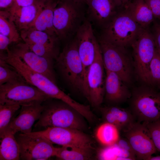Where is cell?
Instances as JSON below:
<instances>
[{"mask_svg": "<svg viewBox=\"0 0 160 160\" xmlns=\"http://www.w3.org/2000/svg\"><path fill=\"white\" fill-rule=\"evenodd\" d=\"M43 110L36 128L50 127L73 128L82 131L85 128L84 117L69 105L60 100L50 98L42 103Z\"/></svg>", "mask_w": 160, "mask_h": 160, "instance_id": "obj_1", "label": "cell"}, {"mask_svg": "<svg viewBox=\"0 0 160 160\" xmlns=\"http://www.w3.org/2000/svg\"><path fill=\"white\" fill-rule=\"evenodd\" d=\"M6 51V54L2 58L17 71L27 83L36 87L50 98L60 100L71 106L74 105L75 101L60 89L56 84L46 76L30 68L13 54L9 48Z\"/></svg>", "mask_w": 160, "mask_h": 160, "instance_id": "obj_2", "label": "cell"}, {"mask_svg": "<svg viewBox=\"0 0 160 160\" xmlns=\"http://www.w3.org/2000/svg\"><path fill=\"white\" fill-rule=\"evenodd\" d=\"M130 111L135 119L143 123L160 120V92L154 87L144 84L131 92Z\"/></svg>", "mask_w": 160, "mask_h": 160, "instance_id": "obj_3", "label": "cell"}, {"mask_svg": "<svg viewBox=\"0 0 160 160\" xmlns=\"http://www.w3.org/2000/svg\"><path fill=\"white\" fill-rule=\"evenodd\" d=\"M55 60L57 68L65 81L71 88L83 94V65L74 37L67 44Z\"/></svg>", "mask_w": 160, "mask_h": 160, "instance_id": "obj_4", "label": "cell"}, {"mask_svg": "<svg viewBox=\"0 0 160 160\" xmlns=\"http://www.w3.org/2000/svg\"><path fill=\"white\" fill-rule=\"evenodd\" d=\"M143 28L123 9L102 30L100 37L114 45L127 48L131 46Z\"/></svg>", "mask_w": 160, "mask_h": 160, "instance_id": "obj_5", "label": "cell"}, {"mask_svg": "<svg viewBox=\"0 0 160 160\" xmlns=\"http://www.w3.org/2000/svg\"><path fill=\"white\" fill-rule=\"evenodd\" d=\"M98 43L105 69L116 73L128 86L134 71L132 57L127 48L114 45L100 37Z\"/></svg>", "mask_w": 160, "mask_h": 160, "instance_id": "obj_6", "label": "cell"}, {"mask_svg": "<svg viewBox=\"0 0 160 160\" xmlns=\"http://www.w3.org/2000/svg\"><path fill=\"white\" fill-rule=\"evenodd\" d=\"M149 27L143 28L131 47L134 72L137 78L144 84L151 85L150 66L156 48Z\"/></svg>", "mask_w": 160, "mask_h": 160, "instance_id": "obj_7", "label": "cell"}, {"mask_svg": "<svg viewBox=\"0 0 160 160\" xmlns=\"http://www.w3.org/2000/svg\"><path fill=\"white\" fill-rule=\"evenodd\" d=\"M82 7L59 0L54 10L53 24L60 40L75 35L86 19Z\"/></svg>", "mask_w": 160, "mask_h": 160, "instance_id": "obj_8", "label": "cell"}, {"mask_svg": "<svg viewBox=\"0 0 160 160\" xmlns=\"http://www.w3.org/2000/svg\"><path fill=\"white\" fill-rule=\"evenodd\" d=\"M44 138L51 143L71 148L92 152L94 148L91 138L82 131L73 128L50 127L27 134Z\"/></svg>", "mask_w": 160, "mask_h": 160, "instance_id": "obj_9", "label": "cell"}, {"mask_svg": "<svg viewBox=\"0 0 160 160\" xmlns=\"http://www.w3.org/2000/svg\"><path fill=\"white\" fill-rule=\"evenodd\" d=\"M100 46L98 42L95 59L87 72L84 80L83 94L95 107H98L103 102L105 93V75Z\"/></svg>", "mask_w": 160, "mask_h": 160, "instance_id": "obj_10", "label": "cell"}, {"mask_svg": "<svg viewBox=\"0 0 160 160\" xmlns=\"http://www.w3.org/2000/svg\"><path fill=\"white\" fill-rule=\"evenodd\" d=\"M50 98L25 80L7 82L0 85V104L23 105L34 101L43 102Z\"/></svg>", "mask_w": 160, "mask_h": 160, "instance_id": "obj_11", "label": "cell"}, {"mask_svg": "<svg viewBox=\"0 0 160 160\" xmlns=\"http://www.w3.org/2000/svg\"><path fill=\"white\" fill-rule=\"evenodd\" d=\"M123 131L137 159L149 160L156 153L157 150L145 124L135 121Z\"/></svg>", "mask_w": 160, "mask_h": 160, "instance_id": "obj_12", "label": "cell"}, {"mask_svg": "<svg viewBox=\"0 0 160 160\" xmlns=\"http://www.w3.org/2000/svg\"><path fill=\"white\" fill-rule=\"evenodd\" d=\"M16 139L20 146V159L47 160L55 156L56 147L44 138L21 133Z\"/></svg>", "mask_w": 160, "mask_h": 160, "instance_id": "obj_13", "label": "cell"}, {"mask_svg": "<svg viewBox=\"0 0 160 160\" xmlns=\"http://www.w3.org/2000/svg\"><path fill=\"white\" fill-rule=\"evenodd\" d=\"M15 43L9 49L13 54L19 57L31 69L46 76L56 84L54 60L36 54L31 51L28 44L24 42Z\"/></svg>", "mask_w": 160, "mask_h": 160, "instance_id": "obj_14", "label": "cell"}, {"mask_svg": "<svg viewBox=\"0 0 160 160\" xmlns=\"http://www.w3.org/2000/svg\"><path fill=\"white\" fill-rule=\"evenodd\" d=\"M74 38L83 65L85 80L89 68L95 59L98 42L94 34L92 25L86 18L77 30Z\"/></svg>", "mask_w": 160, "mask_h": 160, "instance_id": "obj_15", "label": "cell"}, {"mask_svg": "<svg viewBox=\"0 0 160 160\" xmlns=\"http://www.w3.org/2000/svg\"><path fill=\"white\" fill-rule=\"evenodd\" d=\"M86 18L96 27L104 28L122 9L113 0H85Z\"/></svg>", "mask_w": 160, "mask_h": 160, "instance_id": "obj_16", "label": "cell"}, {"mask_svg": "<svg viewBox=\"0 0 160 160\" xmlns=\"http://www.w3.org/2000/svg\"><path fill=\"white\" fill-rule=\"evenodd\" d=\"M42 103L36 101L21 105L19 115L12 119L5 133L15 135L18 132L23 134L31 132L33 124L39 119L43 110Z\"/></svg>", "mask_w": 160, "mask_h": 160, "instance_id": "obj_17", "label": "cell"}, {"mask_svg": "<svg viewBox=\"0 0 160 160\" xmlns=\"http://www.w3.org/2000/svg\"><path fill=\"white\" fill-rule=\"evenodd\" d=\"M105 100L109 103L117 104L123 103L129 99L131 95L126 84L116 73L105 70Z\"/></svg>", "mask_w": 160, "mask_h": 160, "instance_id": "obj_18", "label": "cell"}, {"mask_svg": "<svg viewBox=\"0 0 160 160\" xmlns=\"http://www.w3.org/2000/svg\"><path fill=\"white\" fill-rule=\"evenodd\" d=\"M41 1L9 11L10 19L20 31L31 27L41 10L49 1Z\"/></svg>", "mask_w": 160, "mask_h": 160, "instance_id": "obj_19", "label": "cell"}, {"mask_svg": "<svg viewBox=\"0 0 160 160\" xmlns=\"http://www.w3.org/2000/svg\"><path fill=\"white\" fill-rule=\"evenodd\" d=\"M105 122L115 125L119 130H124L134 122L135 117L131 111L116 106L100 108Z\"/></svg>", "mask_w": 160, "mask_h": 160, "instance_id": "obj_20", "label": "cell"}, {"mask_svg": "<svg viewBox=\"0 0 160 160\" xmlns=\"http://www.w3.org/2000/svg\"><path fill=\"white\" fill-rule=\"evenodd\" d=\"M143 27H149L154 17L144 0H132L124 8Z\"/></svg>", "mask_w": 160, "mask_h": 160, "instance_id": "obj_21", "label": "cell"}, {"mask_svg": "<svg viewBox=\"0 0 160 160\" xmlns=\"http://www.w3.org/2000/svg\"><path fill=\"white\" fill-rule=\"evenodd\" d=\"M59 0L48 1L31 27L58 37L53 26V20L54 10Z\"/></svg>", "mask_w": 160, "mask_h": 160, "instance_id": "obj_22", "label": "cell"}, {"mask_svg": "<svg viewBox=\"0 0 160 160\" xmlns=\"http://www.w3.org/2000/svg\"><path fill=\"white\" fill-rule=\"evenodd\" d=\"M14 135L11 133L6 132L1 138L0 160L20 159V146Z\"/></svg>", "mask_w": 160, "mask_h": 160, "instance_id": "obj_23", "label": "cell"}, {"mask_svg": "<svg viewBox=\"0 0 160 160\" xmlns=\"http://www.w3.org/2000/svg\"><path fill=\"white\" fill-rule=\"evenodd\" d=\"M22 39L26 44L58 45L60 39L44 32L31 27L20 31Z\"/></svg>", "mask_w": 160, "mask_h": 160, "instance_id": "obj_24", "label": "cell"}, {"mask_svg": "<svg viewBox=\"0 0 160 160\" xmlns=\"http://www.w3.org/2000/svg\"><path fill=\"white\" fill-rule=\"evenodd\" d=\"M96 136L99 141L107 146L114 145L119 140V129L114 125L107 122L99 127Z\"/></svg>", "mask_w": 160, "mask_h": 160, "instance_id": "obj_25", "label": "cell"}, {"mask_svg": "<svg viewBox=\"0 0 160 160\" xmlns=\"http://www.w3.org/2000/svg\"><path fill=\"white\" fill-rule=\"evenodd\" d=\"M14 23L10 19V14L7 10L0 11V34L7 37L11 43L20 42L22 39L20 34Z\"/></svg>", "mask_w": 160, "mask_h": 160, "instance_id": "obj_26", "label": "cell"}, {"mask_svg": "<svg viewBox=\"0 0 160 160\" xmlns=\"http://www.w3.org/2000/svg\"><path fill=\"white\" fill-rule=\"evenodd\" d=\"M92 155V152L62 146L56 147L55 156L62 160H83L90 159Z\"/></svg>", "mask_w": 160, "mask_h": 160, "instance_id": "obj_27", "label": "cell"}, {"mask_svg": "<svg viewBox=\"0 0 160 160\" xmlns=\"http://www.w3.org/2000/svg\"><path fill=\"white\" fill-rule=\"evenodd\" d=\"M19 104H0V137L4 135L12 116L20 107Z\"/></svg>", "mask_w": 160, "mask_h": 160, "instance_id": "obj_28", "label": "cell"}, {"mask_svg": "<svg viewBox=\"0 0 160 160\" xmlns=\"http://www.w3.org/2000/svg\"><path fill=\"white\" fill-rule=\"evenodd\" d=\"M24 80L17 71L0 57V85L7 82Z\"/></svg>", "mask_w": 160, "mask_h": 160, "instance_id": "obj_29", "label": "cell"}, {"mask_svg": "<svg viewBox=\"0 0 160 160\" xmlns=\"http://www.w3.org/2000/svg\"><path fill=\"white\" fill-rule=\"evenodd\" d=\"M27 44L31 51L46 58L53 60L56 59L60 53L58 45L35 44Z\"/></svg>", "mask_w": 160, "mask_h": 160, "instance_id": "obj_30", "label": "cell"}, {"mask_svg": "<svg viewBox=\"0 0 160 160\" xmlns=\"http://www.w3.org/2000/svg\"><path fill=\"white\" fill-rule=\"evenodd\" d=\"M151 85L160 88V54L155 49L150 66Z\"/></svg>", "mask_w": 160, "mask_h": 160, "instance_id": "obj_31", "label": "cell"}, {"mask_svg": "<svg viewBox=\"0 0 160 160\" xmlns=\"http://www.w3.org/2000/svg\"><path fill=\"white\" fill-rule=\"evenodd\" d=\"M145 124L150 132L155 146L160 152V120Z\"/></svg>", "mask_w": 160, "mask_h": 160, "instance_id": "obj_32", "label": "cell"}, {"mask_svg": "<svg viewBox=\"0 0 160 160\" xmlns=\"http://www.w3.org/2000/svg\"><path fill=\"white\" fill-rule=\"evenodd\" d=\"M98 157L101 160H117V153L115 145L101 149L98 153Z\"/></svg>", "mask_w": 160, "mask_h": 160, "instance_id": "obj_33", "label": "cell"}, {"mask_svg": "<svg viewBox=\"0 0 160 160\" xmlns=\"http://www.w3.org/2000/svg\"><path fill=\"white\" fill-rule=\"evenodd\" d=\"M154 18L160 20V0H144Z\"/></svg>", "mask_w": 160, "mask_h": 160, "instance_id": "obj_34", "label": "cell"}, {"mask_svg": "<svg viewBox=\"0 0 160 160\" xmlns=\"http://www.w3.org/2000/svg\"><path fill=\"white\" fill-rule=\"evenodd\" d=\"M151 31L154 39L156 50L160 54V24L155 23Z\"/></svg>", "mask_w": 160, "mask_h": 160, "instance_id": "obj_35", "label": "cell"}, {"mask_svg": "<svg viewBox=\"0 0 160 160\" xmlns=\"http://www.w3.org/2000/svg\"><path fill=\"white\" fill-rule=\"evenodd\" d=\"M48 0H14L12 6L7 11H10L17 7L30 5L38 1Z\"/></svg>", "mask_w": 160, "mask_h": 160, "instance_id": "obj_36", "label": "cell"}, {"mask_svg": "<svg viewBox=\"0 0 160 160\" xmlns=\"http://www.w3.org/2000/svg\"><path fill=\"white\" fill-rule=\"evenodd\" d=\"M11 43L9 39L7 37L0 34V52L6 51Z\"/></svg>", "mask_w": 160, "mask_h": 160, "instance_id": "obj_37", "label": "cell"}, {"mask_svg": "<svg viewBox=\"0 0 160 160\" xmlns=\"http://www.w3.org/2000/svg\"><path fill=\"white\" fill-rule=\"evenodd\" d=\"M14 0H0V9H9L12 6Z\"/></svg>", "mask_w": 160, "mask_h": 160, "instance_id": "obj_38", "label": "cell"}, {"mask_svg": "<svg viewBox=\"0 0 160 160\" xmlns=\"http://www.w3.org/2000/svg\"><path fill=\"white\" fill-rule=\"evenodd\" d=\"M77 6H83L85 4V0H61Z\"/></svg>", "mask_w": 160, "mask_h": 160, "instance_id": "obj_39", "label": "cell"}, {"mask_svg": "<svg viewBox=\"0 0 160 160\" xmlns=\"http://www.w3.org/2000/svg\"><path fill=\"white\" fill-rule=\"evenodd\" d=\"M117 5L122 9H123L126 5L132 0H113Z\"/></svg>", "mask_w": 160, "mask_h": 160, "instance_id": "obj_40", "label": "cell"}, {"mask_svg": "<svg viewBox=\"0 0 160 160\" xmlns=\"http://www.w3.org/2000/svg\"><path fill=\"white\" fill-rule=\"evenodd\" d=\"M149 160H160V156L158 155L154 156H152Z\"/></svg>", "mask_w": 160, "mask_h": 160, "instance_id": "obj_41", "label": "cell"}, {"mask_svg": "<svg viewBox=\"0 0 160 160\" xmlns=\"http://www.w3.org/2000/svg\"><path fill=\"white\" fill-rule=\"evenodd\" d=\"M159 89H160V88H159Z\"/></svg>", "mask_w": 160, "mask_h": 160, "instance_id": "obj_42", "label": "cell"}]
</instances>
